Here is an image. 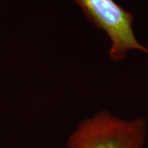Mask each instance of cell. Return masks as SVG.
I'll return each instance as SVG.
<instances>
[{
    "mask_svg": "<svg viewBox=\"0 0 148 148\" xmlns=\"http://www.w3.org/2000/svg\"><path fill=\"white\" fill-rule=\"evenodd\" d=\"M147 128L145 117L124 119L103 110L77 124L66 148H146Z\"/></svg>",
    "mask_w": 148,
    "mask_h": 148,
    "instance_id": "obj_1",
    "label": "cell"
},
{
    "mask_svg": "<svg viewBox=\"0 0 148 148\" xmlns=\"http://www.w3.org/2000/svg\"><path fill=\"white\" fill-rule=\"evenodd\" d=\"M86 17L106 33L110 40L108 57L113 62L124 60L131 51L148 55V47L133 31L134 16L114 0H74Z\"/></svg>",
    "mask_w": 148,
    "mask_h": 148,
    "instance_id": "obj_2",
    "label": "cell"
}]
</instances>
